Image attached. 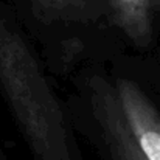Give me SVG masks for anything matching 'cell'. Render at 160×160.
<instances>
[{
    "instance_id": "cell-1",
    "label": "cell",
    "mask_w": 160,
    "mask_h": 160,
    "mask_svg": "<svg viewBox=\"0 0 160 160\" xmlns=\"http://www.w3.org/2000/svg\"><path fill=\"white\" fill-rule=\"evenodd\" d=\"M0 89L36 160H76L59 100L23 36L0 19Z\"/></svg>"
},
{
    "instance_id": "cell-2",
    "label": "cell",
    "mask_w": 160,
    "mask_h": 160,
    "mask_svg": "<svg viewBox=\"0 0 160 160\" xmlns=\"http://www.w3.org/2000/svg\"><path fill=\"white\" fill-rule=\"evenodd\" d=\"M128 129L146 160H160V112L131 79L118 78L113 87Z\"/></svg>"
},
{
    "instance_id": "cell-3",
    "label": "cell",
    "mask_w": 160,
    "mask_h": 160,
    "mask_svg": "<svg viewBox=\"0 0 160 160\" xmlns=\"http://www.w3.org/2000/svg\"><path fill=\"white\" fill-rule=\"evenodd\" d=\"M90 104L109 160H146L128 129L112 86L93 79Z\"/></svg>"
},
{
    "instance_id": "cell-4",
    "label": "cell",
    "mask_w": 160,
    "mask_h": 160,
    "mask_svg": "<svg viewBox=\"0 0 160 160\" xmlns=\"http://www.w3.org/2000/svg\"><path fill=\"white\" fill-rule=\"evenodd\" d=\"M115 27L137 47H146L154 36L160 0H109Z\"/></svg>"
},
{
    "instance_id": "cell-5",
    "label": "cell",
    "mask_w": 160,
    "mask_h": 160,
    "mask_svg": "<svg viewBox=\"0 0 160 160\" xmlns=\"http://www.w3.org/2000/svg\"><path fill=\"white\" fill-rule=\"evenodd\" d=\"M45 14L53 17L64 19H75L81 17L86 9L87 0H34Z\"/></svg>"
},
{
    "instance_id": "cell-6",
    "label": "cell",
    "mask_w": 160,
    "mask_h": 160,
    "mask_svg": "<svg viewBox=\"0 0 160 160\" xmlns=\"http://www.w3.org/2000/svg\"><path fill=\"white\" fill-rule=\"evenodd\" d=\"M0 160H8V157L5 156V152H3L2 149H0Z\"/></svg>"
}]
</instances>
